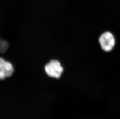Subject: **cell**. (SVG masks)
I'll return each instance as SVG.
<instances>
[{"label": "cell", "instance_id": "obj_2", "mask_svg": "<svg viewBox=\"0 0 120 119\" xmlns=\"http://www.w3.org/2000/svg\"><path fill=\"white\" fill-rule=\"evenodd\" d=\"M99 43L102 49L105 52H110L113 48L115 39L113 35L109 32H106L100 36Z\"/></svg>", "mask_w": 120, "mask_h": 119}, {"label": "cell", "instance_id": "obj_4", "mask_svg": "<svg viewBox=\"0 0 120 119\" xmlns=\"http://www.w3.org/2000/svg\"><path fill=\"white\" fill-rule=\"evenodd\" d=\"M2 41H1L0 40V46H1V45H2Z\"/></svg>", "mask_w": 120, "mask_h": 119}, {"label": "cell", "instance_id": "obj_3", "mask_svg": "<svg viewBox=\"0 0 120 119\" xmlns=\"http://www.w3.org/2000/svg\"><path fill=\"white\" fill-rule=\"evenodd\" d=\"M14 72V68L11 63L6 61L0 57V80L11 76Z\"/></svg>", "mask_w": 120, "mask_h": 119}, {"label": "cell", "instance_id": "obj_1", "mask_svg": "<svg viewBox=\"0 0 120 119\" xmlns=\"http://www.w3.org/2000/svg\"><path fill=\"white\" fill-rule=\"evenodd\" d=\"M44 69L46 74L51 77L59 79L64 71V68L60 62L55 60L50 61L45 65Z\"/></svg>", "mask_w": 120, "mask_h": 119}]
</instances>
